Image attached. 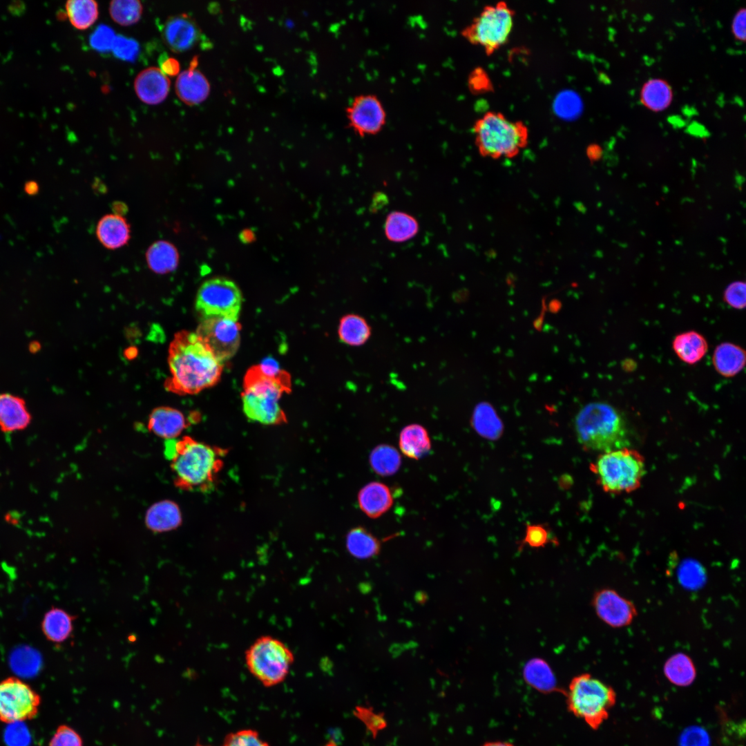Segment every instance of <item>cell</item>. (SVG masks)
<instances>
[{
    "label": "cell",
    "instance_id": "30bf717a",
    "mask_svg": "<svg viewBox=\"0 0 746 746\" xmlns=\"http://www.w3.org/2000/svg\"><path fill=\"white\" fill-rule=\"evenodd\" d=\"M242 303V293L237 285L218 277L201 285L196 295L195 309L203 318L221 317L238 321Z\"/></svg>",
    "mask_w": 746,
    "mask_h": 746
},
{
    "label": "cell",
    "instance_id": "db71d44e",
    "mask_svg": "<svg viewBox=\"0 0 746 746\" xmlns=\"http://www.w3.org/2000/svg\"><path fill=\"white\" fill-rule=\"evenodd\" d=\"M326 746H337V745L334 742H330Z\"/></svg>",
    "mask_w": 746,
    "mask_h": 746
},
{
    "label": "cell",
    "instance_id": "f907efd6",
    "mask_svg": "<svg viewBox=\"0 0 746 746\" xmlns=\"http://www.w3.org/2000/svg\"><path fill=\"white\" fill-rule=\"evenodd\" d=\"M160 70L166 76H175L179 75L180 66L177 59L169 57L166 54H163L159 59Z\"/></svg>",
    "mask_w": 746,
    "mask_h": 746
},
{
    "label": "cell",
    "instance_id": "277c9868",
    "mask_svg": "<svg viewBox=\"0 0 746 746\" xmlns=\"http://www.w3.org/2000/svg\"><path fill=\"white\" fill-rule=\"evenodd\" d=\"M290 376L274 379L262 374L258 365L251 367L244 377L242 409L251 421L263 425H279L287 421L279 405L284 393L291 392Z\"/></svg>",
    "mask_w": 746,
    "mask_h": 746
},
{
    "label": "cell",
    "instance_id": "83f0119b",
    "mask_svg": "<svg viewBox=\"0 0 746 746\" xmlns=\"http://www.w3.org/2000/svg\"><path fill=\"white\" fill-rule=\"evenodd\" d=\"M673 95L672 87L667 80L651 78L642 86L640 99L649 110L659 112L669 106Z\"/></svg>",
    "mask_w": 746,
    "mask_h": 746
},
{
    "label": "cell",
    "instance_id": "b9f144b4",
    "mask_svg": "<svg viewBox=\"0 0 746 746\" xmlns=\"http://www.w3.org/2000/svg\"><path fill=\"white\" fill-rule=\"evenodd\" d=\"M551 541L549 532L545 526L541 524L528 525L526 529L525 536L519 544V549L520 550L524 545L532 548L544 547Z\"/></svg>",
    "mask_w": 746,
    "mask_h": 746
},
{
    "label": "cell",
    "instance_id": "cb8c5ba5",
    "mask_svg": "<svg viewBox=\"0 0 746 746\" xmlns=\"http://www.w3.org/2000/svg\"><path fill=\"white\" fill-rule=\"evenodd\" d=\"M96 233L104 246L108 249H117L128 242L130 238V227L121 216L108 214L100 219Z\"/></svg>",
    "mask_w": 746,
    "mask_h": 746
},
{
    "label": "cell",
    "instance_id": "e0dca14e",
    "mask_svg": "<svg viewBox=\"0 0 746 746\" xmlns=\"http://www.w3.org/2000/svg\"><path fill=\"white\" fill-rule=\"evenodd\" d=\"M134 89L138 98L146 104L155 105L163 102L170 89V80L158 68L150 67L142 70L135 77Z\"/></svg>",
    "mask_w": 746,
    "mask_h": 746
},
{
    "label": "cell",
    "instance_id": "7c38bea8",
    "mask_svg": "<svg viewBox=\"0 0 746 746\" xmlns=\"http://www.w3.org/2000/svg\"><path fill=\"white\" fill-rule=\"evenodd\" d=\"M240 329L238 321L209 317L201 321L195 332L223 363L236 353L240 342Z\"/></svg>",
    "mask_w": 746,
    "mask_h": 746
},
{
    "label": "cell",
    "instance_id": "9c48e42d",
    "mask_svg": "<svg viewBox=\"0 0 746 746\" xmlns=\"http://www.w3.org/2000/svg\"><path fill=\"white\" fill-rule=\"evenodd\" d=\"M514 10L504 1L486 5L461 34L470 43L492 54L508 39L513 26Z\"/></svg>",
    "mask_w": 746,
    "mask_h": 746
},
{
    "label": "cell",
    "instance_id": "816d5d0a",
    "mask_svg": "<svg viewBox=\"0 0 746 746\" xmlns=\"http://www.w3.org/2000/svg\"><path fill=\"white\" fill-rule=\"evenodd\" d=\"M24 191L28 195H34L39 191V185L35 181H28L24 185Z\"/></svg>",
    "mask_w": 746,
    "mask_h": 746
},
{
    "label": "cell",
    "instance_id": "d6986e66",
    "mask_svg": "<svg viewBox=\"0 0 746 746\" xmlns=\"http://www.w3.org/2000/svg\"><path fill=\"white\" fill-rule=\"evenodd\" d=\"M358 503L367 516L375 519L389 510L393 504V496L387 485L379 481H372L358 492Z\"/></svg>",
    "mask_w": 746,
    "mask_h": 746
},
{
    "label": "cell",
    "instance_id": "8fae6325",
    "mask_svg": "<svg viewBox=\"0 0 746 746\" xmlns=\"http://www.w3.org/2000/svg\"><path fill=\"white\" fill-rule=\"evenodd\" d=\"M41 702L39 694L17 677L0 681V721L6 724L34 718Z\"/></svg>",
    "mask_w": 746,
    "mask_h": 746
},
{
    "label": "cell",
    "instance_id": "c3c4849f",
    "mask_svg": "<svg viewBox=\"0 0 746 746\" xmlns=\"http://www.w3.org/2000/svg\"><path fill=\"white\" fill-rule=\"evenodd\" d=\"M257 365L262 374L271 378L280 379L289 375L288 372L280 367L278 361L272 357L264 358Z\"/></svg>",
    "mask_w": 746,
    "mask_h": 746
},
{
    "label": "cell",
    "instance_id": "836d02e7",
    "mask_svg": "<svg viewBox=\"0 0 746 746\" xmlns=\"http://www.w3.org/2000/svg\"><path fill=\"white\" fill-rule=\"evenodd\" d=\"M370 463L372 470L381 476H390L396 473L401 464L399 451L392 446L381 444L374 448L370 455Z\"/></svg>",
    "mask_w": 746,
    "mask_h": 746
},
{
    "label": "cell",
    "instance_id": "4316f807",
    "mask_svg": "<svg viewBox=\"0 0 746 746\" xmlns=\"http://www.w3.org/2000/svg\"><path fill=\"white\" fill-rule=\"evenodd\" d=\"M145 522L154 532H165L176 528L182 522V515L177 504L162 501L153 504L148 510Z\"/></svg>",
    "mask_w": 746,
    "mask_h": 746
},
{
    "label": "cell",
    "instance_id": "5bb4252c",
    "mask_svg": "<svg viewBox=\"0 0 746 746\" xmlns=\"http://www.w3.org/2000/svg\"><path fill=\"white\" fill-rule=\"evenodd\" d=\"M592 606L597 617L614 628L629 625L638 614L632 602L608 588L600 589L594 593Z\"/></svg>",
    "mask_w": 746,
    "mask_h": 746
},
{
    "label": "cell",
    "instance_id": "7bdbcfd3",
    "mask_svg": "<svg viewBox=\"0 0 746 746\" xmlns=\"http://www.w3.org/2000/svg\"><path fill=\"white\" fill-rule=\"evenodd\" d=\"M48 746H83L80 735L66 725H59L50 738Z\"/></svg>",
    "mask_w": 746,
    "mask_h": 746
},
{
    "label": "cell",
    "instance_id": "603a6c76",
    "mask_svg": "<svg viewBox=\"0 0 746 746\" xmlns=\"http://www.w3.org/2000/svg\"><path fill=\"white\" fill-rule=\"evenodd\" d=\"M337 333L343 343L357 347L365 345L370 340L372 327L363 316L348 313L340 318Z\"/></svg>",
    "mask_w": 746,
    "mask_h": 746
},
{
    "label": "cell",
    "instance_id": "52a82bcc",
    "mask_svg": "<svg viewBox=\"0 0 746 746\" xmlns=\"http://www.w3.org/2000/svg\"><path fill=\"white\" fill-rule=\"evenodd\" d=\"M591 470L603 490L613 495L638 490L646 474L644 458L629 447L601 453L591 463Z\"/></svg>",
    "mask_w": 746,
    "mask_h": 746
},
{
    "label": "cell",
    "instance_id": "f35d334b",
    "mask_svg": "<svg viewBox=\"0 0 746 746\" xmlns=\"http://www.w3.org/2000/svg\"><path fill=\"white\" fill-rule=\"evenodd\" d=\"M354 715L365 724L374 738L376 737L379 731L387 727L384 714L375 713L372 707L357 706L354 711Z\"/></svg>",
    "mask_w": 746,
    "mask_h": 746
},
{
    "label": "cell",
    "instance_id": "4fadbf2b",
    "mask_svg": "<svg viewBox=\"0 0 746 746\" xmlns=\"http://www.w3.org/2000/svg\"><path fill=\"white\" fill-rule=\"evenodd\" d=\"M346 112L350 126L360 135L374 134L385 122V108L380 99L372 94L356 96Z\"/></svg>",
    "mask_w": 746,
    "mask_h": 746
},
{
    "label": "cell",
    "instance_id": "ba28073f",
    "mask_svg": "<svg viewBox=\"0 0 746 746\" xmlns=\"http://www.w3.org/2000/svg\"><path fill=\"white\" fill-rule=\"evenodd\" d=\"M249 673L263 686L271 687L283 682L294 662L290 648L271 635L258 638L245 653Z\"/></svg>",
    "mask_w": 746,
    "mask_h": 746
},
{
    "label": "cell",
    "instance_id": "60d3db41",
    "mask_svg": "<svg viewBox=\"0 0 746 746\" xmlns=\"http://www.w3.org/2000/svg\"><path fill=\"white\" fill-rule=\"evenodd\" d=\"M115 37L111 27L101 24L90 35L89 43L94 50L106 52L111 50Z\"/></svg>",
    "mask_w": 746,
    "mask_h": 746
},
{
    "label": "cell",
    "instance_id": "e575fe53",
    "mask_svg": "<svg viewBox=\"0 0 746 746\" xmlns=\"http://www.w3.org/2000/svg\"><path fill=\"white\" fill-rule=\"evenodd\" d=\"M66 11L70 23L79 30L91 26L99 15L98 4L93 0L68 1L66 3Z\"/></svg>",
    "mask_w": 746,
    "mask_h": 746
},
{
    "label": "cell",
    "instance_id": "1f68e13d",
    "mask_svg": "<svg viewBox=\"0 0 746 746\" xmlns=\"http://www.w3.org/2000/svg\"><path fill=\"white\" fill-rule=\"evenodd\" d=\"M346 547L353 557L367 559L380 551V542L370 531L362 526L351 529L346 537Z\"/></svg>",
    "mask_w": 746,
    "mask_h": 746
},
{
    "label": "cell",
    "instance_id": "f6af8a7d",
    "mask_svg": "<svg viewBox=\"0 0 746 746\" xmlns=\"http://www.w3.org/2000/svg\"><path fill=\"white\" fill-rule=\"evenodd\" d=\"M23 722L9 724L5 732V741L8 746H27L30 734Z\"/></svg>",
    "mask_w": 746,
    "mask_h": 746
},
{
    "label": "cell",
    "instance_id": "5b68a950",
    "mask_svg": "<svg viewBox=\"0 0 746 746\" xmlns=\"http://www.w3.org/2000/svg\"><path fill=\"white\" fill-rule=\"evenodd\" d=\"M475 145L479 153L492 159L511 158L524 149L528 130L521 121H514L497 111H488L473 126Z\"/></svg>",
    "mask_w": 746,
    "mask_h": 746
},
{
    "label": "cell",
    "instance_id": "f1b7e54d",
    "mask_svg": "<svg viewBox=\"0 0 746 746\" xmlns=\"http://www.w3.org/2000/svg\"><path fill=\"white\" fill-rule=\"evenodd\" d=\"M74 618L65 610L54 607L46 613L41 622L45 637L54 643L68 640L73 631Z\"/></svg>",
    "mask_w": 746,
    "mask_h": 746
},
{
    "label": "cell",
    "instance_id": "44dd1931",
    "mask_svg": "<svg viewBox=\"0 0 746 746\" xmlns=\"http://www.w3.org/2000/svg\"><path fill=\"white\" fill-rule=\"evenodd\" d=\"M522 675L530 687L541 693L564 692L558 687L551 667L542 658H533L528 660L523 667Z\"/></svg>",
    "mask_w": 746,
    "mask_h": 746
},
{
    "label": "cell",
    "instance_id": "f5cc1de1",
    "mask_svg": "<svg viewBox=\"0 0 746 746\" xmlns=\"http://www.w3.org/2000/svg\"><path fill=\"white\" fill-rule=\"evenodd\" d=\"M481 746H515L510 742L503 740H491L484 743Z\"/></svg>",
    "mask_w": 746,
    "mask_h": 746
},
{
    "label": "cell",
    "instance_id": "6da1fadb",
    "mask_svg": "<svg viewBox=\"0 0 746 746\" xmlns=\"http://www.w3.org/2000/svg\"><path fill=\"white\" fill-rule=\"evenodd\" d=\"M171 376L164 383L166 390L180 394H195L216 385L223 364L196 332H177L169 347Z\"/></svg>",
    "mask_w": 746,
    "mask_h": 746
},
{
    "label": "cell",
    "instance_id": "484cf974",
    "mask_svg": "<svg viewBox=\"0 0 746 746\" xmlns=\"http://www.w3.org/2000/svg\"><path fill=\"white\" fill-rule=\"evenodd\" d=\"M399 446L404 455L419 459L430 451L431 441L425 428L418 423H412L401 430Z\"/></svg>",
    "mask_w": 746,
    "mask_h": 746
},
{
    "label": "cell",
    "instance_id": "7dc6e473",
    "mask_svg": "<svg viewBox=\"0 0 746 746\" xmlns=\"http://www.w3.org/2000/svg\"><path fill=\"white\" fill-rule=\"evenodd\" d=\"M681 746H709L707 733L699 727H691L682 734Z\"/></svg>",
    "mask_w": 746,
    "mask_h": 746
},
{
    "label": "cell",
    "instance_id": "681fc988",
    "mask_svg": "<svg viewBox=\"0 0 746 746\" xmlns=\"http://www.w3.org/2000/svg\"><path fill=\"white\" fill-rule=\"evenodd\" d=\"M745 8H739L732 19L731 26V32L734 37L742 41H745Z\"/></svg>",
    "mask_w": 746,
    "mask_h": 746
},
{
    "label": "cell",
    "instance_id": "ac0fdd59",
    "mask_svg": "<svg viewBox=\"0 0 746 746\" xmlns=\"http://www.w3.org/2000/svg\"><path fill=\"white\" fill-rule=\"evenodd\" d=\"M32 417L24 399L10 393L0 394V430L6 433L22 430Z\"/></svg>",
    "mask_w": 746,
    "mask_h": 746
},
{
    "label": "cell",
    "instance_id": "4dcf8cb0",
    "mask_svg": "<svg viewBox=\"0 0 746 746\" xmlns=\"http://www.w3.org/2000/svg\"><path fill=\"white\" fill-rule=\"evenodd\" d=\"M663 671L669 682L680 687L690 685L696 676L691 658L684 653H677L669 657L664 664Z\"/></svg>",
    "mask_w": 746,
    "mask_h": 746
},
{
    "label": "cell",
    "instance_id": "ffe728a7",
    "mask_svg": "<svg viewBox=\"0 0 746 746\" xmlns=\"http://www.w3.org/2000/svg\"><path fill=\"white\" fill-rule=\"evenodd\" d=\"M182 412L170 407H159L151 413L148 428L155 435L166 440L176 439L187 427Z\"/></svg>",
    "mask_w": 746,
    "mask_h": 746
},
{
    "label": "cell",
    "instance_id": "7a4b0ae2",
    "mask_svg": "<svg viewBox=\"0 0 746 746\" xmlns=\"http://www.w3.org/2000/svg\"><path fill=\"white\" fill-rule=\"evenodd\" d=\"M166 442L165 453L176 486L186 490H209L222 467L226 450L189 436Z\"/></svg>",
    "mask_w": 746,
    "mask_h": 746
},
{
    "label": "cell",
    "instance_id": "74e56055",
    "mask_svg": "<svg viewBox=\"0 0 746 746\" xmlns=\"http://www.w3.org/2000/svg\"><path fill=\"white\" fill-rule=\"evenodd\" d=\"M220 746H269V745L256 730L245 729L228 734Z\"/></svg>",
    "mask_w": 746,
    "mask_h": 746
},
{
    "label": "cell",
    "instance_id": "d6a6232c",
    "mask_svg": "<svg viewBox=\"0 0 746 746\" xmlns=\"http://www.w3.org/2000/svg\"><path fill=\"white\" fill-rule=\"evenodd\" d=\"M146 260L151 270L158 274H166L175 269L178 263V254L171 243L160 240L153 243L146 252Z\"/></svg>",
    "mask_w": 746,
    "mask_h": 746
},
{
    "label": "cell",
    "instance_id": "8d00e7d4",
    "mask_svg": "<svg viewBox=\"0 0 746 746\" xmlns=\"http://www.w3.org/2000/svg\"><path fill=\"white\" fill-rule=\"evenodd\" d=\"M10 664L12 669L17 674L31 676L37 673L39 669L40 656L30 647L19 648L12 653Z\"/></svg>",
    "mask_w": 746,
    "mask_h": 746
},
{
    "label": "cell",
    "instance_id": "9a60e30c",
    "mask_svg": "<svg viewBox=\"0 0 746 746\" xmlns=\"http://www.w3.org/2000/svg\"><path fill=\"white\" fill-rule=\"evenodd\" d=\"M202 35L196 21L187 14L169 17L162 28V37L165 44L176 53L193 48L199 44Z\"/></svg>",
    "mask_w": 746,
    "mask_h": 746
},
{
    "label": "cell",
    "instance_id": "bcb514c9",
    "mask_svg": "<svg viewBox=\"0 0 746 746\" xmlns=\"http://www.w3.org/2000/svg\"><path fill=\"white\" fill-rule=\"evenodd\" d=\"M701 567L695 563L689 562L681 568L680 578L682 582L689 587H697L702 583Z\"/></svg>",
    "mask_w": 746,
    "mask_h": 746
},
{
    "label": "cell",
    "instance_id": "d4e9b609",
    "mask_svg": "<svg viewBox=\"0 0 746 746\" xmlns=\"http://www.w3.org/2000/svg\"><path fill=\"white\" fill-rule=\"evenodd\" d=\"M672 348L676 356L684 363L694 365L706 354L708 343L705 338L696 331H688L675 336Z\"/></svg>",
    "mask_w": 746,
    "mask_h": 746
},
{
    "label": "cell",
    "instance_id": "f546056e",
    "mask_svg": "<svg viewBox=\"0 0 746 746\" xmlns=\"http://www.w3.org/2000/svg\"><path fill=\"white\" fill-rule=\"evenodd\" d=\"M384 231L390 241L403 242L417 235L419 223L412 216L403 211H394L387 216Z\"/></svg>",
    "mask_w": 746,
    "mask_h": 746
},
{
    "label": "cell",
    "instance_id": "3957f363",
    "mask_svg": "<svg viewBox=\"0 0 746 746\" xmlns=\"http://www.w3.org/2000/svg\"><path fill=\"white\" fill-rule=\"evenodd\" d=\"M575 432L582 447L600 453L629 447L624 419L613 405L592 402L584 405L575 420Z\"/></svg>",
    "mask_w": 746,
    "mask_h": 746
},
{
    "label": "cell",
    "instance_id": "2e32d148",
    "mask_svg": "<svg viewBox=\"0 0 746 746\" xmlns=\"http://www.w3.org/2000/svg\"><path fill=\"white\" fill-rule=\"evenodd\" d=\"M198 57L191 60L189 68L179 73L175 85L178 98L187 105H195L204 101L209 95L210 85L204 75L198 69Z\"/></svg>",
    "mask_w": 746,
    "mask_h": 746
},
{
    "label": "cell",
    "instance_id": "7402d4cb",
    "mask_svg": "<svg viewBox=\"0 0 746 746\" xmlns=\"http://www.w3.org/2000/svg\"><path fill=\"white\" fill-rule=\"evenodd\" d=\"M745 351L732 343H721L716 346L712 356L716 371L724 377H733L745 367Z\"/></svg>",
    "mask_w": 746,
    "mask_h": 746
},
{
    "label": "cell",
    "instance_id": "ab89813d",
    "mask_svg": "<svg viewBox=\"0 0 746 746\" xmlns=\"http://www.w3.org/2000/svg\"><path fill=\"white\" fill-rule=\"evenodd\" d=\"M111 51L118 59L133 61L136 59L139 54V44L134 39L117 35L115 37Z\"/></svg>",
    "mask_w": 746,
    "mask_h": 746
},
{
    "label": "cell",
    "instance_id": "8992f818",
    "mask_svg": "<svg viewBox=\"0 0 746 746\" xmlns=\"http://www.w3.org/2000/svg\"><path fill=\"white\" fill-rule=\"evenodd\" d=\"M564 694L568 711L593 730L608 719L616 703L614 689L589 673L574 676Z\"/></svg>",
    "mask_w": 746,
    "mask_h": 746
},
{
    "label": "cell",
    "instance_id": "ee69618b",
    "mask_svg": "<svg viewBox=\"0 0 746 746\" xmlns=\"http://www.w3.org/2000/svg\"><path fill=\"white\" fill-rule=\"evenodd\" d=\"M746 286L743 281H734L725 289L723 299L732 308L743 309L746 303Z\"/></svg>",
    "mask_w": 746,
    "mask_h": 746
},
{
    "label": "cell",
    "instance_id": "d590c367",
    "mask_svg": "<svg viewBox=\"0 0 746 746\" xmlns=\"http://www.w3.org/2000/svg\"><path fill=\"white\" fill-rule=\"evenodd\" d=\"M142 12L143 7L140 1L115 0L110 2L111 17L121 26H127L137 23Z\"/></svg>",
    "mask_w": 746,
    "mask_h": 746
}]
</instances>
